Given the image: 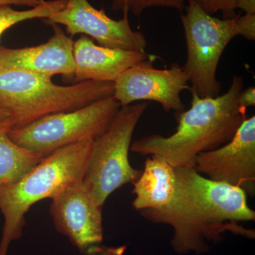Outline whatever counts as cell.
<instances>
[{
    "mask_svg": "<svg viewBox=\"0 0 255 255\" xmlns=\"http://www.w3.org/2000/svg\"><path fill=\"white\" fill-rule=\"evenodd\" d=\"M174 170L176 187L171 202L162 209L140 212L150 222L173 228L171 246L176 253H207L209 245L219 243L227 232L255 238L254 231L239 224L255 220L245 190L211 180L194 168Z\"/></svg>",
    "mask_w": 255,
    "mask_h": 255,
    "instance_id": "cell-1",
    "label": "cell"
},
{
    "mask_svg": "<svg viewBox=\"0 0 255 255\" xmlns=\"http://www.w3.org/2000/svg\"><path fill=\"white\" fill-rule=\"evenodd\" d=\"M243 88V78L236 76L222 95L201 98L191 93V108L178 116L175 132L167 137H142L130 145V150L162 157L174 168H194L198 155L229 142L246 119V109L238 102Z\"/></svg>",
    "mask_w": 255,
    "mask_h": 255,
    "instance_id": "cell-2",
    "label": "cell"
},
{
    "mask_svg": "<svg viewBox=\"0 0 255 255\" xmlns=\"http://www.w3.org/2000/svg\"><path fill=\"white\" fill-rule=\"evenodd\" d=\"M94 140L62 147L42 159L17 182L0 185V212L4 226L0 255H7L11 243L20 239L26 214L43 199H53L66 188L82 182L91 157Z\"/></svg>",
    "mask_w": 255,
    "mask_h": 255,
    "instance_id": "cell-3",
    "label": "cell"
},
{
    "mask_svg": "<svg viewBox=\"0 0 255 255\" xmlns=\"http://www.w3.org/2000/svg\"><path fill=\"white\" fill-rule=\"evenodd\" d=\"M51 79L30 71L0 68V110L9 116L11 129L114 96V82L85 81L61 86Z\"/></svg>",
    "mask_w": 255,
    "mask_h": 255,
    "instance_id": "cell-4",
    "label": "cell"
},
{
    "mask_svg": "<svg viewBox=\"0 0 255 255\" xmlns=\"http://www.w3.org/2000/svg\"><path fill=\"white\" fill-rule=\"evenodd\" d=\"M148 102L121 107L107 130L93 141L92 155L84 177V185L95 202L103 207L114 191L133 184L142 171L133 168L128 152L132 134Z\"/></svg>",
    "mask_w": 255,
    "mask_h": 255,
    "instance_id": "cell-5",
    "label": "cell"
},
{
    "mask_svg": "<svg viewBox=\"0 0 255 255\" xmlns=\"http://www.w3.org/2000/svg\"><path fill=\"white\" fill-rule=\"evenodd\" d=\"M121 107L113 97H107L78 110L50 114L11 129L9 136L20 147L45 157L62 147L95 140L107 130Z\"/></svg>",
    "mask_w": 255,
    "mask_h": 255,
    "instance_id": "cell-6",
    "label": "cell"
},
{
    "mask_svg": "<svg viewBox=\"0 0 255 255\" xmlns=\"http://www.w3.org/2000/svg\"><path fill=\"white\" fill-rule=\"evenodd\" d=\"M181 16L187 48L183 70L190 82V91L201 98L220 95L221 85L216 79L218 65L223 51L236 36L238 14L220 19L204 11L194 0H188Z\"/></svg>",
    "mask_w": 255,
    "mask_h": 255,
    "instance_id": "cell-7",
    "label": "cell"
},
{
    "mask_svg": "<svg viewBox=\"0 0 255 255\" xmlns=\"http://www.w3.org/2000/svg\"><path fill=\"white\" fill-rule=\"evenodd\" d=\"M50 214L56 231L80 255H120L123 251L102 245V206L95 202L83 182L70 186L53 198Z\"/></svg>",
    "mask_w": 255,
    "mask_h": 255,
    "instance_id": "cell-8",
    "label": "cell"
},
{
    "mask_svg": "<svg viewBox=\"0 0 255 255\" xmlns=\"http://www.w3.org/2000/svg\"><path fill=\"white\" fill-rule=\"evenodd\" d=\"M150 59L136 64L121 74L114 83L113 97L122 107L135 102L152 101L165 112L177 117L184 111L181 93L190 89L189 78L182 67L173 64L169 68H154Z\"/></svg>",
    "mask_w": 255,
    "mask_h": 255,
    "instance_id": "cell-9",
    "label": "cell"
},
{
    "mask_svg": "<svg viewBox=\"0 0 255 255\" xmlns=\"http://www.w3.org/2000/svg\"><path fill=\"white\" fill-rule=\"evenodd\" d=\"M43 21L50 26L63 25L68 36L83 34L107 48L145 51L147 47L145 36L132 29L128 13L122 19L114 20L88 0H68L63 9Z\"/></svg>",
    "mask_w": 255,
    "mask_h": 255,
    "instance_id": "cell-10",
    "label": "cell"
},
{
    "mask_svg": "<svg viewBox=\"0 0 255 255\" xmlns=\"http://www.w3.org/2000/svg\"><path fill=\"white\" fill-rule=\"evenodd\" d=\"M194 169L216 182L255 193V117L246 119L233 138L215 150L196 157Z\"/></svg>",
    "mask_w": 255,
    "mask_h": 255,
    "instance_id": "cell-11",
    "label": "cell"
},
{
    "mask_svg": "<svg viewBox=\"0 0 255 255\" xmlns=\"http://www.w3.org/2000/svg\"><path fill=\"white\" fill-rule=\"evenodd\" d=\"M53 35L48 41L38 46L9 48L0 45V68L25 70L52 77L61 75L71 82L75 73L73 37L60 25H51Z\"/></svg>",
    "mask_w": 255,
    "mask_h": 255,
    "instance_id": "cell-12",
    "label": "cell"
},
{
    "mask_svg": "<svg viewBox=\"0 0 255 255\" xmlns=\"http://www.w3.org/2000/svg\"><path fill=\"white\" fill-rule=\"evenodd\" d=\"M153 58L145 51H132L96 45L82 35L73 43L75 73L73 82H114L127 69Z\"/></svg>",
    "mask_w": 255,
    "mask_h": 255,
    "instance_id": "cell-13",
    "label": "cell"
},
{
    "mask_svg": "<svg viewBox=\"0 0 255 255\" xmlns=\"http://www.w3.org/2000/svg\"><path fill=\"white\" fill-rule=\"evenodd\" d=\"M137 211L157 210L168 205L175 191L174 167L162 157L150 155L145 160L141 175L132 184Z\"/></svg>",
    "mask_w": 255,
    "mask_h": 255,
    "instance_id": "cell-14",
    "label": "cell"
},
{
    "mask_svg": "<svg viewBox=\"0 0 255 255\" xmlns=\"http://www.w3.org/2000/svg\"><path fill=\"white\" fill-rule=\"evenodd\" d=\"M11 129V121L0 123V185L17 182L44 158L12 141Z\"/></svg>",
    "mask_w": 255,
    "mask_h": 255,
    "instance_id": "cell-15",
    "label": "cell"
},
{
    "mask_svg": "<svg viewBox=\"0 0 255 255\" xmlns=\"http://www.w3.org/2000/svg\"><path fill=\"white\" fill-rule=\"evenodd\" d=\"M68 0H45L44 2L30 9L18 11L9 5L0 6V39L6 30L27 20L48 18L60 11Z\"/></svg>",
    "mask_w": 255,
    "mask_h": 255,
    "instance_id": "cell-16",
    "label": "cell"
},
{
    "mask_svg": "<svg viewBox=\"0 0 255 255\" xmlns=\"http://www.w3.org/2000/svg\"><path fill=\"white\" fill-rule=\"evenodd\" d=\"M155 6L174 8L182 11L185 9V0H112V8L114 11L131 13L140 17L144 10Z\"/></svg>",
    "mask_w": 255,
    "mask_h": 255,
    "instance_id": "cell-17",
    "label": "cell"
},
{
    "mask_svg": "<svg viewBox=\"0 0 255 255\" xmlns=\"http://www.w3.org/2000/svg\"><path fill=\"white\" fill-rule=\"evenodd\" d=\"M199 6L209 14L218 11L222 13L223 18H232L237 14L236 13L237 0H194Z\"/></svg>",
    "mask_w": 255,
    "mask_h": 255,
    "instance_id": "cell-18",
    "label": "cell"
},
{
    "mask_svg": "<svg viewBox=\"0 0 255 255\" xmlns=\"http://www.w3.org/2000/svg\"><path fill=\"white\" fill-rule=\"evenodd\" d=\"M236 36H242L250 41L255 39V14H238L235 26Z\"/></svg>",
    "mask_w": 255,
    "mask_h": 255,
    "instance_id": "cell-19",
    "label": "cell"
},
{
    "mask_svg": "<svg viewBox=\"0 0 255 255\" xmlns=\"http://www.w3.org/2000/svg\"><path fill=\"white\" fill-rule=\"evenodd\" d=\"M238 105L245 109L255 106V87H248L246 90H242L238 97Z\"/></svg>",
    "mask_w": 255,
    "mask_h": 255,
    "instance_id": "cell-20",
    "label": "cell"
},
{
    "mask_svg": "<svg viewBox=\"0 0 255 255\" xmlns=\"http://www.w3.org/2000/svg\"><path fill=\"white\" fill-rule=\"evenodd\" d=\"M45 0H0V6L4 5H18L35 7L44 2Z\"/></svg>",
    "mask_w": 255,
    "mask_h": 255,
    "instance_id": "cell-21",
    "label": "cell"
},
{
    "mask_svg": "<svg viewBox=\"0 0 255 255\" xmlns=\"http://www.w3.org/2000/svg\"><path fill=\"white\" fill-rule=\"evenodd\" d=\"M236 9H241L246 14H255V0H237Z\"/></svg>",
    "mask_w": 255,
    "mask_h": 255,
    "instance_id": "cell-22",
    "label": "cell"
},
{
    "mask_svg": "<svg viewBox=\"0 0 255 255\" xmlns=\"http://www.w3.org/2000/svg\"><path fill=\"white\" fill-rule=\"evenodd\" d=\"M7 121H11L10 117L7 114L0 110V123L2 122H7Z\"/></svg>",
    "mask_w": 255,
    "mask_h": 255,
    "instance_id": "cell-23",
    "label": "cell"
}]
</instances>
